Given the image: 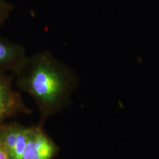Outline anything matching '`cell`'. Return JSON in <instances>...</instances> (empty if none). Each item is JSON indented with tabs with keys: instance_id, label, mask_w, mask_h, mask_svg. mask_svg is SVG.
<instances>
[{
	"instance_id": "cell-7",
	"label": "cell",
	"mask_w": 159,
	"mask_h": 159,
	"mask_svg": "<svg viewBox=\"0 0 159 159\" xmlns=\"http://www.w3.org/2000/svg\"><path fill=\"white\" fill-rule=\"evenodd\" d=\"M0 159H10L7 151L0 139Z\"/></svg>"
},
{
	"instance_id": "cell-3",
	"label": "cell",
	"mask_w": 159,
	"mask_h": 159,
	"mask_svg": "<svg viewBox=\"0 0 159 159\" xmlns=\"http://www.w3.org/2000/svg\"><path fill=\"white\" fill-rule=\"evenodd\" d=\"M13 77L0 72V126L9 117L19 113L31 114L19 94L13 89Z\"/></svg>"
},
{
	"instance_id": "cell-2",
	"label": "cell",
	"mask_w": 159,
	"mask_h": 159,
	"mask_svg": "<svg viewBox=\"0 0 159 159\" xmlns=\"http://www.w3.org/2000/svg\"><path fill=\"white\" fill-rule=\"evenodd\" d=\"M58 151V146L46 134L43 126L29 127L21 159H54Z\"/></svg>"
},
{
	"instance_id": "cell-4",
	"label": "cell",
	"mask_w": 159,
	"mask_h": 159,
	"mask_svg": "<svg viewBox=\"0 0 159 159\" xmlns=\"http://www.w3.org/2000/svg\"><path fill=\"white\" fill-rule=\"evenodd\" d=\"M28 129L29 127L16 122L4 123L0 126V139L10 159H21L27 143Z\"/></svg>"
},
{
	"instance_id": "cell-1",
	"label": "cell",
	"mask_w": 159,
	"mask_h": 159,
	"mask_svg": "<svg viewBox=\"0 0 159 159\" xmlns=\"http://www.w3.org/2000/svg\"><path fill=\"white\" fill-rule=\"evenodd\" d=\"M14 74L19 88L28 93L36 103L41 126L48 117L68 106L78 83L74 72L49 52L27 56Z\"/></svg>"
},
{
	"instance_id": "cell-6",
	"label": "cell",
	"mask_w": 159,
	"mask_h": 159,
	"mask_svg": "<svg viewBox=\"0 0 159 159\" xmlns=\"http://www.w3.org/2000/svg\"><path fill=\"white\" fill-rule=\"evenodd\" d=\"M13 6L6 0H0V27L2 26L13 11Z\"/></svg>"
},
{
	"instance_id": "cell-5",
	"label": "cell",
	"mask_w": 159,
	"mask_h": 159,
	"mask_svg": "<svg viewBox=\"0 0 159 159\" xmlns=\"http://www.w3.org/2000/svg\"><path fill=\"white\" fill-rule=\"evenodd\" d=\"M26 57L25 47L0 38V72H14Z\"/></svg>"
}]
</instances>
